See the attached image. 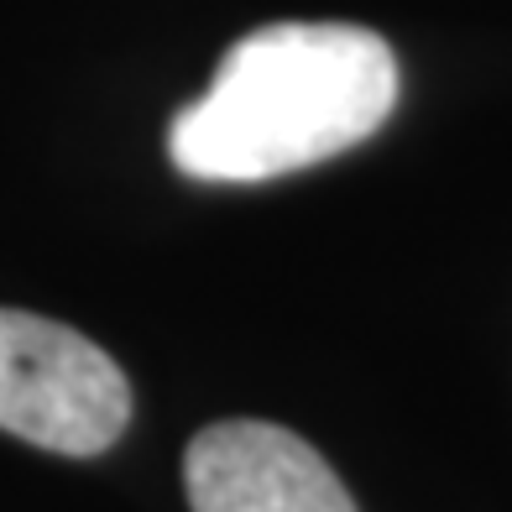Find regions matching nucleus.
Instances as JSON below:
<instances>
[{"label": "nucleus", "instance_id": "f257e3e1", "mask_svg": "<svg viewBox=\"0 0 512 512\" xmlns=\"http://www.w3.org/2000/svg\"><path fill=\"white\" fill-rule=\"evenodd\" d=\"M398 105L392 48L345 21H277L241 37L178 110L168 152L199 183H262L351 152Z\"/></svg>", "mask_w": 512, "mask_h": 512}, {"label": "nucleus", "instance_id": "f03ea898", "mask_svg": "<svg viewBox=\"0 0 512 512\" xmlns=\"http://www.w3.org/2000/svg\"><path fill=\"white\" fill-rule=\"evenodd\" d=\"M131 424V382L58 319L0 309V429L58 455H100Z\"/></svg>", "mask_w": 512, "mask_h": 512}, {"label": "nucleus", "instance_id": "7ed1b4c3", "mask_svg": "<svg viewBox=\"0 0 512 512\" xmlns=\"http://www.w3.org/2000/svg\"><path fill=\"white\" fill-rule=\"evenodd\" d=\"M183 486L194 512H356L330 460L262 418H230L194 434Z\"/></svg>", "mask_w": 512, "mask_h": 512}]
</instances>
